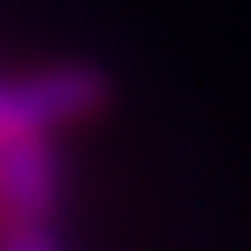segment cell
Masks as SVG:
<instances>
[{
  "mask_svg": "<svg viewBox=\"0 0 251 251\" xmlns=\"http://www.w3.org/2000/svg\"><path fill=\"white\" fill-rule=\"evenodd\" d=\"M0 251H70L59 222H0Z\"/></svg>",
  "mask_w": 251,
  "mask_h": 251,
  "instance_id": "3",
  "label": "cell"
},
{
  "mask_svg": "<svg viewBox=\"0 0 251 251\" xmlns=\"http://www.w3.org/2000/svg\"><path fill=\"white\" fill-rule=\"evenodd\" d=\"M117 70L100 59H47L0 76V140H64L70 128L111 117Z\"/></svg>",
  "mask_w": 251,
  "mask_h": 251,
  "instance_id": "1",
  "label": "cell"
},
{
  "mask_svg": "<svg viewBox=\"0 0 251 251\" xmlns=\"http://www.w3.org/2000/svg\"><path fill=\"white\" fill-rule=\"evenodd\" d=\"M70 158L59 140H0V222H59Z\"/></svg>",
  "mask_w": 251,
  "mask_h": 251,
  "instance_id": "2",
  "label": "cell"
}]
</instances>
